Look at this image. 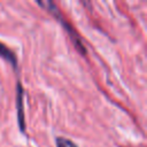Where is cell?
<instances>
[{
	"instance_id": "cell-1",
	"label": "cell",
	"mask_w": 147,
	"mask_h": 147,
	"mask_svg": "<svg viewBox=\"0 0 147 147\" xmlns=\"http://www.w3.org/2000/svg\"><path fill=\"white\" fill-rule=\"evenodd\" d=\"M0 56L3 60H6L7 62H9L16 69V67H17V57H16V55L9 48H7L2 42H0Z\"/></svg>"
},
{
	"instance_id": "cell-2",
	"label": "cell",
	"mask_w": 147,
	"mask_h": 147,
	"mask_svg": "<svg viewBox=\"0 0 147 147\" xmlns=\"http://www.w3.org/2000/svg\"><path fill=\"white\" fill-rule=\"evenodd\" d=\"M55 144H56V147H78L74 141L63 137H57L55 140Z\"/></svg>"
}]
</instances>
